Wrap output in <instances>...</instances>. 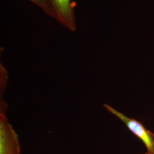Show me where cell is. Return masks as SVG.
<instances>
[{
	"label": "cell",
	"mask_w": 154,
	"mask_h": 154,
	"mask_svg": "<svg viewBox=\"0 0 154 154\" xmlns=\"http://www.w3.org/2000/svg\"><path fill=\"white\" fill-rule=\"evenodd\" d=\"M105 108L123 122L127 128L144 144L147 152L154 154V134L148 130L143 123L137 119L130 118L116 110L110 105L104 104Z\"/></svg>",
	"instance_id": "1"
},
{
	"label": "cell",
	"mask_w": 154,
	"mask_h": 154,
	"mask_svg": "<svg viewBox=\"0 0 154 154\" xmlns=\"http://www.w3.org/2000/svg\"><path fill=\"white\" fill-rule=\"evenodd\" d=\"M0 154H21L18 137L5 113L0 114Z\"/></svg>",
	"instance_id": "2"
},
{
	"label": "cell",
	"mask_w": 154,
	"mask_h": 154,
	"mask_svg": "<svg viewBox=\"0 0 154 154\" xmlns=\"http://www.w3.org/2000/svg\"><path fill=\"white\" fill-rule=\"evenodd\" d=\"M55 20L72 32L77 30L75 16V3L74 0H49Z\"/></svg>",
	"instance_id": "3"
},
{
	"label": "cell",
	"mask_w": 154,
	"mask_h": 154,
	"mask_svg": "<svg viewBox=\"0 0 154 154\" xmlns=\"http://www.w3.org/2000/svg\"><path fill=\"white\" fill-rule=\"evenodd\" d=\"M39 7L42 11L55 20V16L53 10L50 4L49 0H29Z\"/></svg>",
	"instance_id": "4"
},
{
	"label": "cell",
	"mask_w": 154,
	"mask_h": 154,
	"mask_svg": "<svg viewBox=\"0 0 154 154\" xmlns=\"http://www.w3.org/2000/svg\"><path fill=\"white\" fill-rule=\"evenodd\" d=\"M150 154V153H149V152H146V153H144V154Z\"/></svg>",
	"instance_id": "5"
}]
</instances>
